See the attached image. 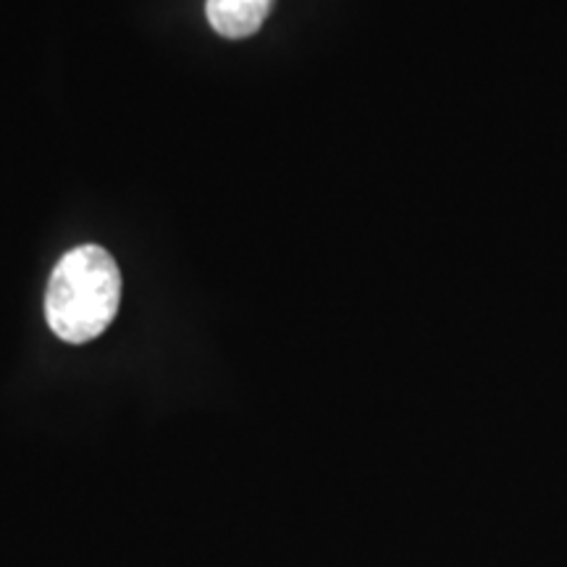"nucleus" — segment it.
<instances>
[{"instance_id": "obj_1", "label": "nucleus", "mask_w": 567, "mask_h": 567, "mask_svg": "<svg viewBox=\"0 0 567 567\" xmlns=\"http://www.w3.org/2000/svg\"><path fill=\"white\" fill-rule=\"evenodd\" d=\"M122 305V274L101 245L69 250L53 268L45 292V318L69 344L92 342L113 323Z\"/></svg>"}, {"instance_id": "obj_2", "label": "nucleus", "mask_w": 567, "mask_h": 567, "mask_svg": "<svg viewBox=\"0 0 567 567\" xmlns=\"http://www.w3.org/2000/svg\"><path fill=\"white\" fill-rule=\"evenodd\" d=\"M271 6L274 0H208L205 13L221 38L243 40L264 27Z\"/></svg>"}]
</instances>
